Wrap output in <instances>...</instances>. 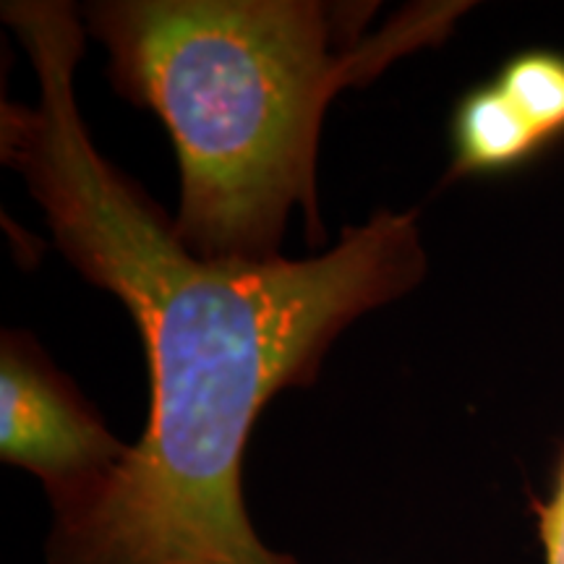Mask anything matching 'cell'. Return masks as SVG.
I'll list each match as a JSON object with an SVG mask.
<instances>
[{
	"label": "cell",
	"mask_w": 564,
	"mask_h": 564,
	"mask_svg": "<svg viewBox=\"0 0 564 564\" xmlns=\"http://www.w3.org/2000/svg\"><path fill=\"white\" fill-rule=\"evenodd\" d=\"M129 447L110 434L32 335L6 329L0 345V457L30 470L58 507L91 489Z\"/></svg>",
	"instance_id": "obj_3"
},
{
	"label": "cell",
	"mask_w": 564,
	"mask_h": 564,
	"mask_svg": "<svg viewBox=\"0 0 564 564\" xmlns=\"http://www.w3.org/2000/svg\"><path fill=\"white\" fill-rule=\"evenodd\" d=\"M377 3L105 0L84 11L108 47L112 87L152 110L181 167L175 236L209 262L280 259L295 207L312 243L324 112L345 87L453 34L470 3H413L366 34Z\"/></svg>",
	"instance_id": "obj_2"
},
{
	"label": "cell",
	"mask_w": 564,
	"mask_h": 564,
	"mask_svg": "<svg viewBox=\"0 0 564 564\" xmlns=\"http://www.w3.org/2000/svg\"><path fill=\"white\" fill-rule=\"evenodd\" d=\"M37 70V105H0V158L45 212L55 246L129 308L150 369V419L123 460L53 507L47 564H299L251 525L243 457L274 394L314 384L358 316L426 274L415 212H377L314 259L209 262L144 188L91 144L74 91L79 11L6 0Z\"/></svg>",
	"instance_id": "obj_1"
},
{
	"label": "cell",
	"mask_w": 564,
	"mask_h": 564,
	"mask_svg": "<svg viewBox=\"0 0 564 564\" xmlns=\"http://www.w3.org/2000/svg\"><path fill=\"white\" fill-rule=\"evenodd\" d=\"M535 514V531H539L544 564H564V449L556 460L552 486L546 497L531 502Z\"/></svg>",
	"instance_id": "obj_6"
},
{
	"label": "cell",
	"mask_w": 564,
	"mask_h": 564,
	"mask_svg": "<svg viewBox=\"0 0 564 564\" xmlns=\"http://www.w3.org/2000/svg\"><path fill=\"white\" fill-rule=\"evenodd\" d=\"M449 147L453 165L447 181L518 171L549 150L494 79L468 89L457 100L449 123Z\"/></svg>",
	"instance_id": "obj_4"
},
{
	"label": "cell",
	"mask_w": 564,
	"mask_h": 564,
	"mask_svg": "<svg viewBox=\"0 0 564 564\" xmlns=\"http://www.w3.org/2000/svg\"><path fill=\"white\" fill-rule=\"evenodd\" d=\"M546 147L564 139V53L531 47L505 61L497 79Z\"/></svg>",
	"instance_id": "obj_5"
}]
</instances>
